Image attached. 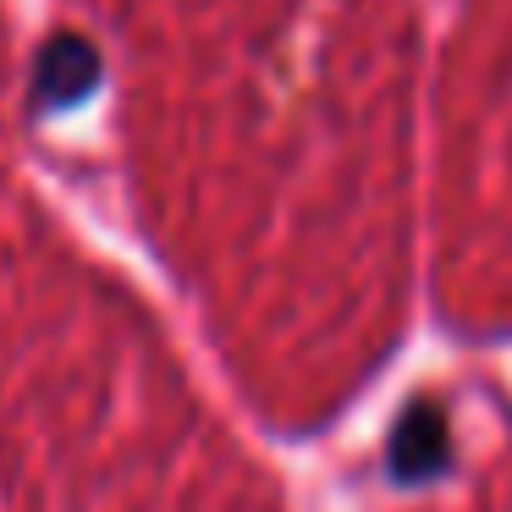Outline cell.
I'll use <instances>...</instances> for the list:
<instances>
[{
	"label": "cell",
	"mask_w": 512,
	"mask_h": 512,
	"mask_svg": "<svg viewBox=\"0 0 512 512\" xmlns=\"http://www.w3.org/2000/svg\"><path fill=\"white\" fill-rule=\"evenodd\" d=\"M441 463H446V419L430 402H419L391 435V468H397V479H424Z\"/></svg>",
	"instance_id": "cell-1"
}]
</instances>
